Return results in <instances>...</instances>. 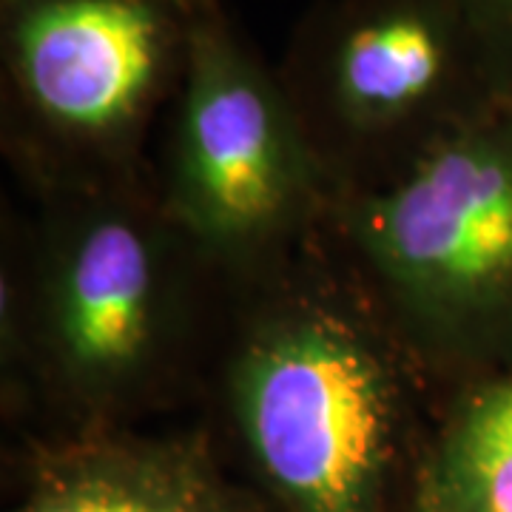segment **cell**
I'll list each match as a JSON object with an SVG mask.
<instances>
[{
  "mask_svg": "<svg viewBox=\"0 0 512 512\" xmlns=\"http://www.w3.org/2000/svg\"><path fill=\"white\" fill-rule=\"evenodd\" d=\"M239 416L274 512H396L390 384L350 330L268 336L239 373Z\"/></svg>",
  "mask_w": 512,
  "mask_h": 512,
  "instance_id": "1",
  "label": "cell"
},
{
  "mask_svg": "<svg viewBox=\"0 0 512 512\" xmlns=\"http://www.w3.org/2000/svg\"><path fill=\"white\" fill-rule=\"evenodd\" d=\"M197 0H3L6 57L37 123L114 140L188 63Z\"/></svg>",
  "mask_w": 512,
  "mask_h": 512,
  "instance_id": "2",
  "label": "cell"
},
{
  "mask_svg": "<svg viewBox=\"0 0 512 512\" xmlns=\"http://www.w3.org/2000/svg\"><path fill=\"white\" fill-rule=\"evenodd\" d=\"M376 262L436 311L512 291V111L444 128L365 222Z\"/></svg>",
  "mask_w": 512,
  "mask_h": 512,
  "instance_id": "3",
  "label": "cell"
},
{
  "mask_svg": "<svg viewBox=\"0 0 512 512\" xmlns=\"http://www.w3.org/2000/svg\"><path fill=\"white\" fill-rule=\"evenodd\" d=\"M177 154L197 220L220 237L274 220L296 171L291 103L245 55L214 0H197L191 18Z\"/></svg>",
  "mask_w": 512,
  "mask_h": 512,
  "instance_id": "4",
  "label": "cell"
},
{
  "mask_svg": "<svg viewBox=\"0 0 512 512\" xmlns=\"http://www.w3.org/2000/svg\"><path fill=\"white\" fill-rule=\"evenodd\" d=\"M302 66L328 120L376 134L447 117L487 60L461 0H345Z\"/></svg>",
  "mask_w": 512,
  "mask_h": 512,
  "instance_id": "5",
  "label": "cell"
},
{
  "mask_svg": "<svg viewBox=\"0 0 512 512\" xmlns=\"http://www.w3.org/2000/svg\"><path fill=\"white\" fill-rule=\"evenodd\" d=\"M15 512H274L197 453L103 447L57 458Z\"/></svg>",
  "mask_w": 512,
  "mask_h": 512,
  "instance_id": "6",
  "label": "cell"
},
{
  "mask_svg": "<svg viewBox=\"0 0 512 512\" xmlns=\"http://www.w3.org/2000/svg\"><path fill=\"white\" fill-rule=\"evenodd\" d=\"M154 268L146 239L123 220L97 222L74 248L60 288V339L92 376L126 370L146 348Z\"/></svg>",
  "mask_w": 512,
  "mask_h": 512,
  "instance_id": "7",
  "label": "cell"
},
{
  "mask_svg": "<svg viewBox=\"0 0 512 512\" xmlns=\"http://www.w3.org/2000/svg\"><path fill=\"white\" fill-rule=\"evenodd\" d=\"M413 512H512V379L458 419L421 476Z\"/></svg>",
  "mask_w": 512,
  "mask_h": 512,
  "instance_id": "8",
  "label": "cell"
},
{
  "mask_svg": "<svg viewBox=\"0 0 512 512\" xmlns=\"http://www.w3.org/2000/svg\"><path fill=\"white\" fill-rule=\"evenodd\" d=\"M476 29L490 77L512 89V0H461Z\"/></svg>",
  "mask_w": 512,
  "mask_h": 512,
  "instance_id": "9",
  "label": "cell"
}]
</instances>
